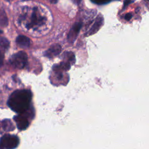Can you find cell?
<instances>
[{
  "mask_svg": "<svg viewBox=\"0 0 149 149\" xmlns=\"http://www.w3.org/2000/svg\"><path fill=\"white\" fill-rule=\"evenodd\" d=\"M31 100V93L29 90H16L9 97L8 104L13 111L22 114L28 109Z\"/></svg>",
  "mask_w": 149,
  "mask_h": 149,
  "instance_id": "6da1fadb",
  "label": "cell"
},
{
  "mask_svg": "<svg viewBox=\"0 0 149 149\" xmlns=\"http://www.w3.org/2000/svg\"><path fill=\"white\" fill-rule=\"evenodd\" d=\"M19 142V139L15 135H4L0 140V149H14L18 146Z\"/></svg>",
  "mask_w": 149,
  "mask_h": 149,
  "instance_id": "7a4b0ae2",
  "label": "cell"
},
{
  "mask_svg": "<svg viewBox=\"0 0 149 149\" xmlns=\"http://www.w3.org/2000/svg\"><path fill=\"white\" fill-rule=\"evenodd\" d=\"M27 62V56L26 52L20 51L13 55L11 58V63L19 69L23 68Z\"/></svg>",
  "mask_w": 149,
  "mask_h": 149,
  "instance_id": "3957f363",
  "label": "cell"
},
{
  "mask_svg": "<svg viewBox=\"0 0 149 149\" xmlns=\"http://www.w3.org/2000/svg\"><path fill=\"white\" fill-rule=\"evenodd\" d=\"M81 26L82 23L80 22L76 23L73 26L68 35V40L69 42L73 43L75 41Z\"/></svg>",
  "mask_w": 149,
  "mask_h": 149,
  "instance_id": "277c9868",
  "label": "cell"
},
{
  "mask_svg": "<svg viewBox=\"0 0 149 149\" xmlns=\"http://www.w3.org/2000/svg\"><path fill=\"white\" fill-rule=\"evenodd\" d=\"M104 19L102 16L101 15H99L98 16V17L96 18V19L95 20V22L94 23V24L92 25V27L90 29V30L88 31V32L87 33L86 36H91L94 34H95V33H97L98 31V30L100 29V27H101V26L103 24V22Z\"/></svg>",
  "mask_w": 149,
  "mask_h": 149,
  "instance_id": "5b68a950",
  "label": "cell"
},
{
  "mask_svg": "<svg viewBox=\"0 0 149 149\" xmlns=\"http://www.w3.org/2000/svg\"><path fill=\"white\" fill-rule=\"evenodd\" d=\"M14 120L17 126L18 129L21 130L26 129L29 125V121L27 118L24 116L23 113L15 116Z\"/></svg>",
  "mask_w": 149,
  "mask_h": 149,
  "instance_id": "8992f818",
  "label": "cell"
},
{
  "mask_svg": "<svg viewBox=\"0 0 149 149\" xmlns=\"http://www.w3.org/2000/svg\"><path fill=\"white\" fill-rule=\"evenodd\" d=\"M61 47L59 44L54 45L45 52V56L48 58H52L59 55L61 52Z\"/></svg>",
  "mask_w": 149,
  "mask_h": 149,
  "instance_id": "52a82bcc",
  "label": "cell"
},
{
  "mask_svg": "<svg viewBox=\"0 0 149 149\" xmlns=\"http://www.w3.org/2000/svg\"><path fill=\"white\" fill-rule=\"evenodd\" d=\"M16 43L18 46L22 48H27L30 45V39L25 36L20 35L16 38Z\"/></svg>",
  "mask_w": 149,
  "mask_h": 149,
  "instance_id": "ba28073f",
  "label": "cell"
},
{
  "mask_svg": "<svg viewBox=\"0 0 149 149\" xmlns=\"http://www.w3.org/2000/svg\"><path fill=\"white\" fill-rule=\"evenodd\" d=\"M8 24V19L5 12L2 11L0 15V25L1 26H6Z\"/></svg>",
  "mask_w": 149,
  "mask_h": 149,
  "instance_id": "9c48e42d",
  "label": "cell"
},
{
  "mask_svg": "<svg viewBox=\"0 0 149 149\" xmlns=\"http://www.w3.org/2000/svg\"><path fill=\"white\" fill-rule=\"evenodd\" d=\"M0 46L3 48H8L9 46V41L4 37H0Z\"/></svg>",
  "mask_w": 149,
  "mask_h": 149,
  "instance_id": "30bf717a",
  "label": "cell"
},
{
  "mask_svg": "<svg viewBox=\"0 0 149 149\" xmlns=\"http://www.w3.org/2000/svg\"><path fill=\"white\" fill-rule=\"evenodd\" d=\"M91 1L94 3H96L97 5H104V4L108 3L111 0H91Z\"/></svg>",
  "mask_w": 149,
  "mask_h": 149,
  "instance_id": "8fae6325",
  "label": "cell"
},
{
  "mask_svg": "<svg viewBox=\"0 0 149 149\" xmlns=\"http://www.w3.org/2000/svg\"><path fill=\"white\" fill-rule=\"evenodd\" d=\"M3 58H4V55L1 52H0V68L3 65Z\"/></svg>",
  "mask_w": 149,
  "mask_h": 149,
  "instance_id": "7c38bea8",
  "label": "cell"
},
{
  "mask_svg": "<svg viewBox=\"0 0 149 149\" xmlns=\"http://www.w3.org/2000/svg\"><path fill=\"white\" fill-rule=\"evenodd\" d=\"M132 15L131 13H128L126 14V15L125 16V19L126 20H129L132 18Z\"/></svg>",
  "mask_w": 149,
  "mask_h": 149,
  "instance_id": "4fadbf2b",
  "label": "cell"
},
{
  "mask_svg": "<svg viewBox=\"0 0 149 149\" xmlns=\"http://www.w3.org/2000/svg\"><path fill=\"white\" fill-rule=\"evenodd\" d=\"M131 1H132L131 0H126V1H125V2H124V3H125V5H124V7H125V6H126L127 5H128L129 3H130L131 2Z\"/></svg>",
  "mask_w": 149,
  "mask_h": 149,
  "instance_id": "5bb4252c",
  "label": "cell"
},
{
  "mask_svg": "<svg viewBox=\"0 0 149 149\" xmlns=\"http://www.w3.org/2000/svg\"><path fill=\"white\" fill-rule=\"evenodd\" d=\"M72 1H73V2L74 3H75L76 4L78 5V4H79V3H80V2H81V0H72Z\"/></svg>",
  "mask_w": 149,
  "mask_h": 149,
  "instance_id": "9a60e30c",
  "label": "cell"
},
{
  "mask_svg": "<svg viewBox=\"0 0 149 149\" xmlns=\"http://www.w3.org/2000/svg\"><path fill=\"white\" fill-rule=\"evenodd\" d=\"M57 1H58V0H50V2H51V3H56Z\"/></svg>",
  "mask_w": 149,
  "mask_h": 149,
  "instance_id": "2e32d148",
  "label": "cell"
}]
</instances>
